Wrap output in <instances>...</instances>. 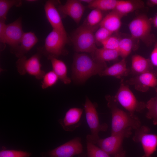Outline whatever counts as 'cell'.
Returning <instances> with one entry per match:
<instances>
[{
    "instance_id": "obj_14",
    "label": "cell",
    "mask_w": 157,
    "mask_h": 157,
    "mask_svg": "<svg viewBox=\"0 0 157 157\" xmlns=\"http://www.w3.org/2000/svg\"><path fill=\"white\" fill-rule=\"evenodd\" d=\"M58 9L63 14L69 16L78 24L81 20L85 8L80 0H68L65 4L59 5Z\"/></svg>"
},
{
    "instance_id": "obj_15",
    "label": "cell",
    "mask_w": 157,
    "mask_h": 157,
    "mask_svg": "<svg viewBox=\"0 0 157 157\" xmlns=\"http://www.w3.org/2000/svg\"><path fill=\"white\" fill-rule=\"evenodd\" d=\"M44 9L47 18L53 28L67 35L58 10L52 1H46Z\"/></svg>"
},
{
    "instance_id": "obj_35",
    "label": "cell",
    "mask_w": 157,
    "mask_h": 157,
    "mask_svg": "<svg viewBox=\"0 0 157 157\" xmlns=\"http://www.w3.org/2000/svg\"><path fill=\"white\" fill-rule=\"evenodd\" d=\"M6 25L5 22L0 21V41L1 43H3Z\"/></svg>"
},
{
    "instance_id": "obj_3",
    "label": "cell",
    "mask_w": 157,
    "mask_h": 157,
    "mask_svg": "<svg viewBox=\"0 0 157 157\" xmlns=\"http://www.w3.org/2000/svg\"><path fill=\"white\" fill-rule=\"evenodd\" d=\"M95 27H90L85 24L74 32L72 41L76 52L92 53L97 49L94 33Z\"/></svg>"
},
{
    "instance_id": "obj_31",
    "label": "cell",
    "mask_w": 157,
    "mask_h": 157,
    "mask_svg": "<svg viewBox=\"0 0 157 157\" xmlns=\"http://www.w3.org/2000/svg\"><path fill=\"white\" fill-rule=\"evenodd\" d=\"M30 152L21 150L3 149L0 151V157H29Z\"/></svg>"
},
{
    "instance_id": "obj_18",
    "label": "cell",
    "mask_w": 157,
    "mask_h": 157,
    "mask_svg": "<svg viewBox=\"0 0 157 157\" xmlns=\"http://www.w3.org/2000/svg\"><path fill=\"white\" fill-rule=\"evenodd\" d=\"M35 34L32 32H24L20 44L15 54L18 58L25 56L38 41Z\"/></svg>"
},
{
    "instance_id": "obj_25",
    "label": "cell",
    "mask_w": 157,
    "mask_h": 157,
    "mask_svg": "<svg viewBox=\"0 0 157 157\" xmlns=\"http://www.w3.org/2000/svg\"><path fill=\"white\" fill-rule=\"evenodd\" d=\"M22 2L20 0H0V21L5 22L7 13L10 9L14 6L19 7Z\"/></svg>"
},
{
    "instance_id": "obj_7",
    "label": "cell",
    "mask_w": 157,
    "mask_h": 157,
    "mask_svg": "<svg viewBox=\"0 0 157 157\" xmlns=\"http://www.w3.org/2000/svg\"><path fill=\"white\" fill-rule=\"evenodd\" d=\"M114 98L128 112L132 114L141 112L146 108V103L138 100L129 87L123 82Z\"/></svg>"
},
{
    "instance_id": "obj_2",
    "label": "cell",
    "mask_w": 157,
    "mask_h": 157,
    "mask_svg": "<svg viewBox=\"0 0 157 157\" xmlns=\"http://www.w3.org/2000/svg\"><path fill=\"white\" fill-rule=\"evenodd\" d=\"M108 105L112 116L111 134L119 133L127 129L136 130L140 127L141 122L134 114L126 112L117 106L114 98H107Z\"/></svg>"
},
{
    "instance_id": "obj_11",
    "label": "cell",
    "mask_w": 157,
    "mask_h": 157,
    "mask_svg": "<svg viewBox=\"0 0 157 157\" xmlns=\"http://www.w3.org/2000/svg\"><path fill=\"white\" fill-rule=\"evenodd\" d=\"M128 27L132 38L133 39L146 42L150 37L151 23L145 15L137 16L131 22Z\"/></svg>"
},
{
    "instance_id": "obj_40",
    "label": "cell",
    "mask_w": 157,
    "mask_h": 157,
    "mask_svg": "<svg viewBox=\"0 0 157 157\" xmlns=\"http://www.w3.org/2000/svg\"><path fill=\"white\" fill-rule=\"evenodd\" d=\"M142 157H146L144 155L143 156H142ZM149 157H151V156Z\"/></svg>"
},
{
    "instance_id": "obj_10",
    "label": "cell",
    "mask_w": 157,
    "mask_h": 157,
    "mask_svg": "<svg viewBox=\"0 0 157 157\" xmlns=\"http://www.w3.org/2000/svg\"><path fill=\"white\" fill-rule=\"evenodd\" d=\"M135 131L133 140L141 144L144 156H151L157 148V135L150 133V129L145 126H141Z\"/></svg>"
},
{
    "instance_id": "obj_26",
    "label": "cell",
    "mask_w": 157,
    "mask_h": 157,
    "mask_svg": "<svg viewBox=\"0 0 157 157\" xmlns=\"http://www.w3.org/2000/svg\"><path fill=\"white\" fill-rule=\"evenodd\" d=\"M146 108L148 111L146 117L152 119L155 125H157V97L151 98L146 103Z\"/></svg>"
},
{
    "instance_id": "obj_9",
    "label": "cell",
    "mask_w": 157,
    "mask_h": 157,
    "mask_svg": "<svg viewBox=\"0 0 157 157\" xmlns=\"http://www.w3.org/2000/svg\"><path fill=\"white\" fill-rule=\"evenodd\" d=\"M132 129L128 128L119 133L111 134L106 138H99L96 144L109 155H115L123 150V141L125 138L131 136Z\"/></svg>"
},
{
    "instance_id": "obj_28",
    "label": "cell",
    "mask_w": 157,
    "mask_h": 157,
    "mask_svg": "<svg viewBox=\"0 0 157 157\" xmlns=\"http://www.w3.org/2000/svg\"><path fill=\"white\" fill-rule=\"evenodd\" d=\"M103 19L101 11L97 9H93L87 16L85 24L90 27H95L99 24Z\"/></svg>"
},
{
    "instance_id": "obj_23",
    "label": "cell",
    "mask_w": 157,
    "mask_h": 157,
    "mask_svg": "<svg viewBox=\"0 0 157 157\" xmlns=\"http://www.w3.org/2000/svg\"><path fill=\"white\" fill-rule=\"evenodd\" d=\"M92 53V58L94 60L97 62L102 63L115 60L120 56L118 50L110 49L103 47L97 48Z\"/></svg>"
},
{
    "instance_id": "obj_24",
    "label": "cell",
    "mask_w": 157,
    "mask_h": 157,
    "mask_svg": "<svg viewBox=\"0 0 157 157\" xmlns=\"http://www.w3.org/2000/svg\"><path fill=\"white\" fill-rule=\"evenodd\" d=\"M117 0H93L88 7L90 8L97 9L101 11L114 10L117 6Z\"/></svg>"
},
{
    "instance_id": "obj_16",
    "label": "cell",
    "mask_w": 157,
    "mask_h": 157,
    "mask_svg": "<svg viewBox=\"0 0 157 157\" xmlns=\"http://www.w3.org/2000/svg\"><path fill=\"white\" fill-rule=\"evenodd\" d=\"M83 111L81 108H70L66 112L64 118L59 119L58 122L64 130L72 131L80 125Z\"/></svg>"
},
{
    "instance_id": "obj_34",
    "label": "cell",
    "mask_w": 157,
    "mask_h": 157,
    "mask_svg": "<svg viewBox=\"0 0 157 157\" xmlns=\"http://www.w3.org/2000/svg\"><path fill=\"white\" fill-rule=\"evenodd\" d=\"M150 60L152 65L157 67V43L151 53Z\"/></svg>"
},
{
    "instance_id": "obj_6",
    "label": "cell",
    "mask_w": 157,
    "mask_h": 157,
    "mask_svg": "<svg viewBox=\"0 0 157 157\" xmlns=\"http://www.w3.org/2000/svg\"><path fill=\"white\" fill-rule=\"evenodd\" d=\"M42 54L39 50L38 52L28 58L25 56L18 58L16 65L19 73L22 75L27 74L38 80L42 79L45 72L42 69L40 61Z\"/></svg>"
},
{
    "instance_id": "obj_17",
    "label": "cell",
    "mask_w": 157,
    "mask_h": 157,
    "mask_svg": "<svg viewBox=\"0 0 157 157\" xmlns=\"http://www.w3.org/2000/svg\"><path fill=\"white\" fill-rule=\"evenodd\" d=\"M123 17L115 10H113L103 18L99 26L113 33L116 32L121 26V19Z\"/></svg>"
},
{
    "instance_id": "obj_13",
    "label": "cell",
    "mask_w": 157,
    "mask_h": 157,
    "mask_svg": "<svg viewBox=\"0 0 157 157\" xmlns=\"http://www.w3.org/2000/svg\"><path fill=\"white\" fill-rule=\"evenodd\" d=\"M128 83L134 85L137 90L146 92L149 88L157 85V78L155 73L152 71H148L137 75L129 81Z\"/></svg>"
},
{
    "instance_id": "obj_22",
    "label": "cell",
    "mask_w": 157,
    "mask_h": 157,
    "mask_svg": "<svg viewBox=\"0 0 157 157\" xmlns=\"http://www.w3.org/2000/svg\"><path fill=\"white\" fill-rule=\"evenodd\" d=\"M144 6L142 1L140 0H119L114 10L123 17Z\"/></svg>"
},
{
    "instance_id": "obj_38",
    "label": "cell",
    "mask_w": 157,
    "mask_h": 157,
    "mask_svg": "<svg viewBox=\"0 0 157 157\" xmlns=\"http://www.w3.org/2000/svg\"><path fill=\"white\" fill-rule=\"evenodd\" d=\"M153 22L155 27L157 28V15L154 18Z\"/></svg>"
},
{
    "instance_id": "obj_21",
    "label": "cell",
    "mask_w": 157,
    "mask_h": 157,
    "mask_svg": "<svg viewBox=\"0 0 157 157\" xmlns=\"http://www.w3.org/2000/svg\"><path fill=\"white\" fill-rule=\"evenodd\" d=\"M51 62L52 70L55 73L59 79L65 84H69L70 78L67 76V68L65 63L57 58L50 57L48 58Z\"/></svg>"
},
{
    "instance_id": "obj_37",
    "label": "cell",
    "mask_w": 157,
    "mask_h": 157,
    "mask_svg": "<svg viewBox=\"0 0 157 157\" xmlns=\"http://www.w3.org/2000/svg\"><path fill=\"white\" fill-rule=\"evenodd\" d=\"M148 3L150 5L157 6V0H149L148 1Z\"/></svg>"
},
{
    "instance_id": "obj_4",
    "label": "cell",
    "mask_w": 157,
    "mask_h": 157,
    "mask_svg": "<svg viewBox=\"0 0 157 157\" xmlns=\"http://www.w3.org/2000/svg\"><path fill=\"white\" fill-rule=\"evenodd\" d=\"M68 41L67 35L53 29L47 36L44 46L39 50L47 58H57L64 53L65 46Z\"/></svg>"
},
{
    "instance_id": "obj_30",
    "label": "cell",
    "mask_w": 157,
    "mask_h": 157,
    "mask_svg": "<svg viewBox=\"0 0 157 157\" xmlns=\"http://www.w3.org/2000/svg\"><path fill=\"white\" fill-rule=\"evenodd\" d=\"M88 157H110L109 155L94 144L87 142Z\"/></svg>"
},
{
    "instance_id": "obj_8",
    "label": "cell",
    "mask_w": 157,
    "mask_h": 157,
    "mask_svg": "<svg viewBox=\"0 0 157 157\" xmlns=\"http://www.w3.org/2000/svg\"><path fill=\"white\" fill-rule=\"evenodd\" d=\"M83 152L81 139L76 137L52 150L42 152L40 155L41 157H73Z\"/></svg>"
},
{
    "instance_id": "obj_29",
    "label": "cell",
    "mask_w": 157,
    "mask_h": 157,
    "mask_svg": "<svg viewBox=\"0 0 157 157\" xmlns=\"http://www.w3.org/2000/svg\"><path fill=\"white\" fill-rule=\"evenodd\" d=\"M42 79L41 87L42 89H45L54 85L59 78L52 70L45 73Z\"/></svg>"
},
{
    "instance_id": "obj_20",
    "label": "cell",
    "mask_w": 157,
    "mask_h": 157,
    "mask_svg": "<svg viewBox=\"0 0 157 157\" xmlns=\"http://www.w3.org/2000/svg\"><path fill=\"white\" fill-rule=\"evenodd\" d=\"M128 70L127 68L125 59H122L109 67H107L100 74V76H109L120 78L127 75Z\"/></svg>"
},
{
    "instance_id": "obj_27",
    "label": "cell",
    "mask_w": 157,
    "mask_h": 157,
    "mask_svg": "<svg viewBox=\"0 0 157 157\" xmlns=\"http://www.w3.org/2000/svg\"><path fill=\"white\" fill-rule=\"evenodd\" d=\"M133 44V41L131 38H125L120 40L118 51L122 59H125L130 53Z\"/></svg>"
},
{
    "instance_id": "obj_1",
    "label": "cell",
    "mask_w": 157,
    "mask_h": 157,
    "mask_svg": "<svg viewBox=\"0 0 157 157\" xmlns=\"http://www.w3.org/2000/svg\"><path fill=\"white\" fill-rule=\"evenodd\" d=\"M106 67L105 63L97 62L84 53H77L74 57L72 77L76 81L83 83L92 76L100 75Z\"/></svg>"
},
{
    "instance_id": "obj_39",
    "label": "cell",
    "mask_w": 157,
    "mask_h": 157,
    "mask_svg": "<svg viewBox=\"0 0 157 157\" xmlns=\"http://www.w3.org/2000/svg\"><path fill=\"white\" fill-rule=\"evenodd\" d=\"M80 1L82 3V2L86 3L89 4L93 1V0H80Z\"/></svg>"
},
{
    "instance_id": "obj_36",
    "label": "cell",
    "mask_w": 157,
    "mask_h": 157,
    "mask_svg": "<svg viewBox=\"0 0 157 157\" xmlns=\"http://www.w3.org/2000/svg\"><path fill=\"white\" fill-rule=\"evenodd\" d=\"M114 157H126V153L123 149L114 155Z\"/></svg>"
},
{
    "instance_id": "obj_33",
    "label": "cell",
    "mask_w": 157,
    "mask_h": 157,
    "mask_svg": "<svg viewBox=\"0 0 157 157\" xmlns=\"http://www.w3.org/2000/svg\"><path fill=\"white\" fill-rule=\"evenodd\" d=\"M113 33L106 29L100 27L94 33V37L96 43H101L108 37L112 35Z\"/></svg>"
},
{
    "instance_id": "obj_12",
    "label": "cell",
    "mask_w": 157,
    "mask_h": 157,
    "mask_svg": "<svg viewBox=\"0 0 157 157\" xmlns=\"http://www.w3.org/2000/svg\"><path fill=\"white\" fill-rule=\"evenodd\" d=\"M19 17L6 25L3 43L9 45L10 51L15 54L21 42L24 32L22 29V20Z\"/></svg>"
},
{
    "instance_id": "obj_41",
    "label": "cell",
    "mask_w": 157,
    "mask_h": 157,
    "mask_svg": "<svg viewBox=\"0 0 157 157\" xmlns=\"http://www.w3.org/2000/svg\"><path fill=\"white\" fill-rule=\"evenodd\" d=\"M156 91L157 94V89L156 90Z\"/></svg>"
},
{
    "instance_id": "obj_19",
    "label": "cell",
    "mask_w": 157,
    "mask_h": 157,
    "mask_svg": "<svg viewBox=\"0 0 157 157\" xmlns=\"http://www.w3.org/2000/svg\"><path fill=\"white\" fill-rule=\"evenodd\" d=\"M152 67L150 59L138 54L134 55L132 57V71L137 75L151 71Z\"/></svg>"
},
{
    "instance_id": "obj_5",
    "label": "cell",
    "mask_w": 157,
    "mask_h": 157,
    "mask_svg": "<svg viewBox=\"0 0 157 157\" xmlns=\"http://www.w3.org/2000/svg\"><path fill=\"white\" fill-rule=\"evenodd\" d=\"M86 121L91 131L86 137L87 141L94 144L100 138L98 133L101 131H106L108 128L106 123L100 124L98 113L94 104L86 97L84 105Z\"/></svg>"
},
{
    "instance_id": "obj_32",
    "label": "cell",
    "mask_w": 157,
    "mask_h": 157,
    "mask_svg": "<svg viewBox=\"0 0 157 157\" xmlns=\"http://www.w3.org/2000/svg\"><path fill=\"white\" fill-rule=\"evenodd\" d=\"M120 40L116 36L111 35L101 44L104 48L118 50Z\"/></svg>"
}]
</instances>
